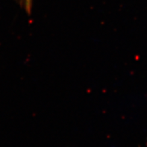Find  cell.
I'll return each instance as SVG.
<instances>
[{
    "instance_id": "obj_1",
    "label": "cell",
    "mask_w": 147,
    "mask_h": 147,
    "mask_svg": "<svg viewBox=\"0 0 147 147\" xmlns=\"http://www.w3.org/2000/svg\"><path fill=\"white\" fill-rule=\"evenodd\" d=\"M21 5L28 14H31L33 6V0H21Z\"/></svg>"
}]
</instances>
